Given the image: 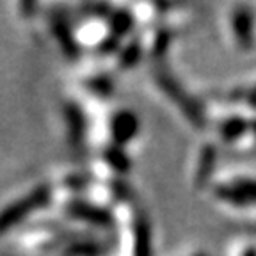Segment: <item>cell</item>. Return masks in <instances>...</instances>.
Returning <instances> with one entry per match:
<instances>
[{
  "label": "cell",
  "instance_id": "3",
  "mask_svg": "<svg viewBox=\"0 0 256 256\" xmlns=\"http://www.w3.org/2000/svg\"><path fill=\"white\" fill-rule=\"evenodd\" d=\"M242 132H244V121H240V120L230 121V123H226V126H224V136L230 137V139L240 136Z\"/></svg>",
  "mask_w": 256,
  "mask_h": 256
},
{
  "label": "cell",
  "instance_id": "1",
  "mask_svg": "<svg viewBox=\"0 0 256 256\" xmlns=\"http://www.w3.org/2000/svg\"><path fill=\"white\" fill-rule=\"evenodd\" d=\"M220 196L228 198L230 201H238V203H248L256 201V184H233L230 187H224L219 190Z\"/></svg>",
  "mask_w": 256,
  "mask_h": 256
},
{
  "label": "cell",
  "instance_id": "4",
  "mask_svg": "<svg viewBox=\"0 0 256 256\" xmlns=\"http://www.w3.org/2000/svg\"><path fill=\"white\" fill-rule=\"evenodd\" d=\"M248 256H256V254H254V252H249V254H248Z\"/></svg>",
  "mask_w": 256,
  "mask_h": 256
},
{
  "label": "cell",
  "instance_id": "2",
  "mask_svg": "<svg viewBox=\"0 0 256 256\" xmlns=\"http://www.w3.org/2000/svg\"><path fill=\"white\" fill-rule=\"evenodd\" d=\"M235 34L238 40L240 46L249 48L252 41V32H251V14L246 9L236 12L235 18Z\"/></svg>",
  "mask_w": 256,
  "mask_h": 256
}]
</instances>
